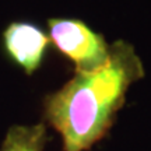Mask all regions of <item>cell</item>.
<instances>
[{"mask_svg": "<svg viewBox=\"0 0 151 151\" xmlns=\"http://www.w3.org/2000/svg\"><path fill=\"white\" fill-rule=\"evenodd\" d=\"M144 77L143 62L126 41L109 45V58L95 70L73 78L43 99L45 120L62 137L63 151H86L102 140L123 106L126 92Z\"/></svg>", "mask_w": 151, "mask_h": 151, "instance_id": "6da1fadb", "label": "cell"}, {"mask_svg": "<svg viewBox=\"0 0 151 151\" xmlns=\"http://www.w3.org/2000/svg\"><path fill=\"white\" fill-rule=\"evenodd\" d=\"M48 32L58 50L76 65V70H95L108 62L109 43L81 20L50 18Z\"/></svg>", "mask_w": 151, "mask_h": 151, "instance_id": "7a4b0ae2", "label": "cell"}, {"mask_svg": "<svg viewBox=\"0 0 151 151\" xmlns=\"http://www.w3.org/2000/svg\"><path fill=\"white\" fill-rule=\"evenodd\" d=\"M49 37L29 21H14L3 31V46L7 56L28 76L42 63Z\"/></svg>", "mask_w": 151, "mask_h": 151, "instance_id": "3957f363", "label": "cell"}, {"mask_svg": "<svg viewBox=\"0 0 151 151\" xmlns=\"http://www.w3.org/2000/svg\"><path fill=\"white\" fill-rule=\"evenodd\" d=\"M45 143V123L14 124L6 133L0 151H43Z\"/></svg>", "mask_w": 151, "mask_h": 151, "instance_id": "277c9868", "label": "cell"}]
</instances>
